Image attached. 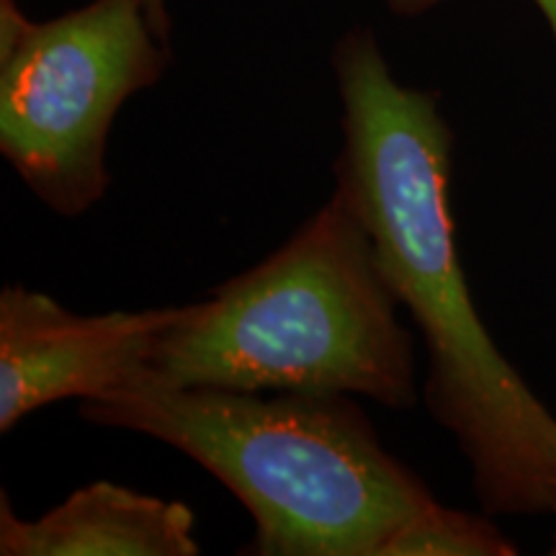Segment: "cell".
Here are the masks:
<instances>
[{
  "mask_svg": "<svg viewBox=\"0 0 556 556\" xmlns=\"http://www.w3.org/2000/svg\"><path fill=\"white\" fill-rule=\"evenodd\" d=\"M168 29L150 0H90L52 21L0 0V152L62 217L106 191L109 129L168 70Z\"/></svg>",
  "mask_w": 556,
  "mask_h": 556,
  "instance_id": "4",
  "label": "cell"
},
{
  "mask_svg": "<svg viewBox=\"0 0 556 556\" xmlns=\"http://www.w3.org/2000/svg\"><path fill=\"white\" fill-rule=\"evenodd\" d=\"M387 9L394 13V16H402V18H415V16H422V13L433 11L435 5H441L443 0H384ZM533 3L539 5V11L544 13L548 29H552L554 39H556V0H533Z\"/></svg>",
  "mask_w": 556,
  "mask_h": 556,
  "instance_id": "8",
  "label": "cell"
},
{
  "mask_svg": "<svg viewBox=\"0 0 556 556\" xmlns=\"http://www.w3.org/2000/svg\"><path fill=\"white\" fill-rule=\"evenodd\" d=\"M80 415L157 438L212 471L253 516L242 554L379 556L400 526L435 503L348 394L263 400L137 381L83 400Z\"/></svg>",
  "mask_w": 556,
  "mask_h": 556,
  "instance_id": "2",
  "label": "cell"
},
{
  "mask_svg": "<svg viewBox=\"0 0 556 556\" xmlns=\"http://www.w3.org/2000/svg\"><path fill=\"white\" fill-rule=\"evenodd\" d=\"M197 518L170 503L129 486L93 482L37 520H24L0 495L3 556H193Z\"/></svg>",
  "mask_w": 556,
  "mask_h": 556,
  "instance_id": "6",
  "label": "cell"
},
{
  "mask_svg": "<svg viewBox=\"0 0 556 556\" xmlns=\"http://www.w3.org/2000/svg\"><path fill=\"white\" fill-rule=\"evenodd\" d=\"M150 5H152V11L157 13V18L168 21V11H165V0H150ZM168 24H170V21H168Z\"/></svg>",
  "mask_w": 556,
  "mask_h": 556,
  "instance_id": "9",
  "label": "cell"
},
{
  "mask_svg": "<svg viewBox=\"0 0 556 556\" xmlns=\"http://www.w3.org/2000/svg\"><path fill=\"white\" fill-rule=\"evenodd\" d=\"M552 510L556 513V495H554V505H552Z\"/></svg>",
  "mask_w": 556,
  "mask_h": 556,
  "instance_id": "10",
  "label": "cell"
},
{
  "mask_svg": "<svg viewBox=\"0 0 556 556\" xmlns=\"http://www.w3.org/2000/svg\"><path fill=\"white\" fill-rule=\"evenodd\" d=\"M180 307L75 315L26 287L0 294V430L34 409L80 397L101 400L137 384L160 332Z\"/></svg>",
  "mask_w": 556,
  "mask_h": 556,
  "instance_id": "5",
  "label": "cell"
},
{
  "mask_svg": "<svg viewBox=\"0 0 556 556\" xmlns=\"http://www.w3.org/2000/svg\"><path fill=\"white\" fill-rule=\"evenodd\" d=\"M343 103L336 191L426 340L428 407L456 435L492 513L552 510L556 417L492 343L458 266L448 208L451 129L430 90L397 83L371 29L336 45Z\"/></svg>",
  "mask_w": 556,
  "mask_h": 556,
  "instance_id": "1",
  "label": "cell"
},
{
  "mask_svg": "<svg viewBox=\"0 0 556 556\" xmlns=\"http://www.w3.org/2000/svg\"><path fill=\"white\" fill-rule=\"evenodd\" d=\"M510 541L486 520L469 513L428 505L389 536L379 556H505Z\"/></svg>",
  "mask_w": 556,
  "mask_h": 556,
  "instance_id": "7",
  "label": "cell"
},
{
  "mask_svg": "<svg viewBox=\"0 0 556 556\" xmlns=\"http://www.w3.org/2000/svg\"><path fill=\"white\" fill-rule=\"evenodd\" d=\"M371 235L336 191L287 245L191 302L160 332L139 381L235 392L415 402L413 338Z\"/></svg>",
  "mask_w": 556,
  "mask_h": 556,
  "instance_id": "3",
  "label": "cell"
}]
</instances>
